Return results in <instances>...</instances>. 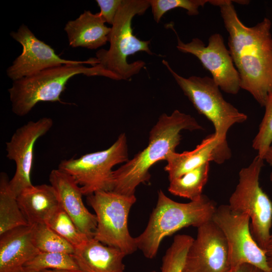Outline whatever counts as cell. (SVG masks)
I'll use <instances>...</instances> for the list:
<instances>
[{"mask_svg":"<svg viewBox=\"0 0 272 272\" xmlns=\"http://www.w3.org/2000/svg\"><path fill=\"white\" fill-rule=\"evenodd\" d=\"M247 5L246 0H219L229 50L240 80V88L249 92L264 107L272 94L271 22L264 18L248 27L239 19L233 3Z\"/></svg>","mask_w":272,"mask_h":272,"instance_id":"cell-1","label":"cell"},{"mask_svg":"<svg viewBox=\"0 0 272 272\" xmlns=\"http://www.w3.org/2000/svg\"><path fill=\"white\" fill-rule=\"evenodd\" d=\"M202 129L195 118L177 109L169 115L161 114L150 131L147 146L113 170L112 191L134 195L140 184L149 181L150 168L176 152L181 140V131Z\"/></svg>","mask_w":272,"mask_h":272,"instance_id":"cell-2","label":"cell"},{"mask_svg":"<svg viewBox=\"0 0 272 272\" xmlns=\"http://www.w3.org/2000/svg\"><path fill=\"white\" fill-rule=\"evenodd\" d=\"M96 57L49 67L31 76L13 81L8 89L12 110L16 115H27L40 102H59L70 79L76 75L116 77L98 64Z\"/></svg>","mask_w":272,"mask_h":272,"instance_id":"cell-3","label":"cell"},{"mask_svg":"<svg viewBox=\"0 0 272 272\" xmlns=\"http://www.w3.org/2000/svg\"><path fill=\"white\" fill-rule=\"evenodd\" d=\"M217 207L206 195L187 203L175 201L162 190L145 230L135 237L138 248L144 256L152 259L157 254L162 240L181 229L189 226L197 228L212 220Z\"/></svg>","mask_w":272,"mask_h":272,"instance_id":"cell-4","label":"cell"},{"mask_svg":"<svg viewBox=\"0 0 272 272\" xmlns=\"http://www.w3.org/2000/svg\"><path fill=\"white\" fill-rule=\"evenodd\" d=\"M149 7V0H123L111 27L109 49H101L96 53L97 64L113 74L117 80L130 79L145 65L142 60L128 62V56L140 51L153 54L149 48L150 41L139 39L132 28L133 18L144 14Z\"/></svg>","mask_w":272,"mask_h":272,"instance_id":"cell-5","label":"cell"},{"mask_svg":"<svg viewBox=\"0 0 272 272\" xmlns=\"http://www.w3.org/2000/svg\"><path fill=\"white\" fill-rule=\"evenodd\" d=\"M162 63L197 111L212 123L218 140L227 142L229 130L233 125L246 121L247 115L224 98L212 78L196 76L184 78L175 72L166 60L163 59Z\"/></svg>","mask_w":272,"mask_h":272,"instance_id":"cell-6","label":"cell"},{"mask_svg":"<svg viewBox=\"0 0 272 272\" xmlns=\"http://www.w3.org/2000/svg\"><path fill=\"white\" fill-rule=\"evenodd\" d=\"M264 161L257 155L248 166L240 170L238 182L228 205L234 211L248 215L252 235L264 250L271 233L272 202L259 183Z\"/></svg>","mask_w":272,"mask_h":272,"instance_id":"cell-7","label":"cell"},{"mask_svg":"<svg viewBox=\"0 0 272 272\" xmlns=\"http://www.w3.org/2000/svg\"><path fill=\"white\" fill-rule=\"evenodd\" d=\"M87 200L97 220L93 238L119 249L126 255L134 253L138 248L135 237H132L128 230V218L136 202L135 195L101 190L87 196Z\"/></svg>","mask_w":272,"mask_h":272,"instance_id":"cell-8","label":"cell"},{"mask_svg":"<svg viewBox=\"0 0 272 272\" xmlns=\"http://www.w3.org/2000/svg\"><path fill=\"white\" fill-rule=\"evenodd\" d=\"M128 160L127 138L122 133L108 148L62 160L58 168L71 176L83 195L88 196L98 191H112L113 168Z\"/></svg>","mask_w":272,"mask_h":272,"instance_id":"cell-9","label":"cell"},{"mask_svg":"<svg viewBox=\"0 0 272 272\" xmlns=\"http://www.w3.org/2000/svg\"><path fill=\"white\" fill-rule=\"evenodd\" d=\"M212 221L226 240L230 269L248 263L264 272H271L264 250L252 235L247 214L234 211L228 205H222L217 207Z\"/></svg>","mask_w":272,"mask_h":272,"instance_id":"cell-10","label":"cell"},{"mask_svg":"<svg viewBox=\"0 0 272 272\" xmlns=\"http://www.w3.org/2000/svg\"><path fill=\"white\" fill-rule=\"evenodd\" d=\"M176 36L177 49L182 53L195 56L210 72L212 78L222 91L232 95L239 92L241 89L239 75L221 34L211 35L207 45L198 38L185 43L177 34Z\"/></svg>","mask_w":272,"mask_h":272,"instance_id":"cell-11","label":"cell"},{"mask_svg":"<svg viewBox=\"0 0 272 272\" xmlns=\"http://www.w3.org/2000/svg\"><path fill=\"white\" fill-rule=\"evenodd\" d=\"M53 124L52 119L47 117L29 121L18 128L6 142V157L16 164V171L9 181V187L16 197L33 185L31 177L35 145L49 131Z\"/></svg>","mask_w":272,"mask_h":272,"instance_id":"cell-12","label":"cell"},{"mask_svg":"<svg viewBox=\"0 0 272 272\" xmlns=\"http://www.w3.org/2000/svg\"><path fill=\"white\" fill-rule=\"evenodd\" d=\"M230 269L226 240L212 220L197 228L187 253L183 272H227Z\"/></svg>","mask_w":272,"mask_h":272,"instance_id":"cell-13","label":"cell"},{"mask_svg":"<svg viewBox=\"0 0 272 272\" xmlns=\"http://www.w3.org/2000/svg\"><path fill=\"white\" fill-rule=\"evenodd\" d=\"M10 35L23 48L21 54L6 71L8 77L13 81L49 67L79 61L60 57L50 45L37 38L24 24L17 31L12 32Z\"/></svg>","mask_w":272,"mask_h":272,"instance_id":"cell-14","label":"cell"},{"mask_svg":"<svg viewBox=\"0 0 272 272\" xmlns=\"http://www.w3.org/2000/svg\"><path fill=\"white\" fill-rule=\"evenodd\" d=\"M49 180L56 192L60 207L82 233L89 238L94 237L97 225L96 216L85 207L83 194L74 179L57 168L50 172Z\"/></svg>","mask_w":272,"mask_h":272,"instance_id":"cell-15","label":"cell"},{"mask_svg":"<svg viewBox=\"0 0 272 272\" xmlns=\"http://www.w3.org/2000/svg\"><path fill=\"white\" fill-rule=\"evenodd\" d=\"M231 156L227 142L220 141L214 133L206 137L191 151L170 153L164 170L170 181L208 162L223 164Z\"/></svg>","mask_w":272,"mask_h":272,"instance_id":"cell-16","label":"cell"},{"mask_svg":"<svg viewBox=\"0 0 272 272\" xmlns=\"http://www.w3.org/2000/svg\"><path fill=\"white\" fill-rule=\"evenodd\" d=\"M34 228L28 225L0 235V272H13L40 252L34 244Z\"/></svg>","mask_w":272,"mask_h":272,"instance_id":"cell-17","label":"cell"},{"mask_svg":"<svg viewBox=\"0 0 272 272\" xmlns=\"http://www.w3.org/2000/svg\"><path fill=\"white\" fill-rule=\"evenodd\" d=\"M73 255L83 272H125L123 259L126 255L93 237L75 248Z\"/></svg>","mask_w":272,"mask_h":272,"instance_id":"cell-18","label":"cell"},{"mask_svg":"<svg viewBox=\"0 0 272 272\" xmlns=\"http://www.w3.org/2000/svg\"><path fill=\"white\" fill-rule=\"evenodd\" d=\"M105 22L99 12L93 14L84 11L78 18L68 21L64 28L72 47H84L96 49L109 42L111 28Z\"/></svg>","mask_w":272,"mask_h":272,"instance_id":"cell-19","label":"cell"},{"mask_svg":"<svg viewBox=\"0 0 272 272\" xmlns=\"http://www.w3.org/2000/svg\"><path fill=\"white\" fill-rule=\"evenodd\" d=\"M20 208L29 225L46 223L60 207L51 184L32 185L17 197Z\"/></svg>","mask_w":272,"mask_h":272,"instance_id":"cell-20","label":"cell"},{"mask_svg":"<svg viewBox=\"0 0 272 272\" xmlns=\"http://www.w3.org/2000/svg\"><path fill=\"white\" fill-rule=\"evenodd\" d=\"M8 176L0 174V235L12 229L29 225L9 187Z\"/></svg>","mask_w":272,"mask_h":272,"instance_id":"cell-21","label":"cell"},{"mask_svg":"<svg viewBox=\"0 0 272 272\" xmlns=\"http://www.w3.org/2000/svg\"><path fill=\"white\" fill-rule=\"evenodd\" d=\"M210 163H206L170 181L168 191L172 194L192 200L199 199L206 184Z\"/></svg>","mask_w":272,"mask_h":272,"instance_id":"cell-22","label":"cell"},{"mask_svg":"<svg viewBox=\"0 0 272 272\" xmlns=\"http://www.w3.org/2000/svg\"><path fill=\"white\" fill-rule=\"evenodd\" d=\"M34 244L40 252L73 254L74 247L50 228L46 223L34 225Z\"/></svg>","mask_w":272,"mask_h":272,"instance_id":"cell-23","label":"cell"},{"mask_svg":"<svg viewBox=\"0 0 272 272\" xmlns=\"http://www.w3.org/2000/svg\"><path fill=\"white\" fill-rule=\"evenodd\" d=\"M193 239L188 235H176L163 257L160 272H183L187 253Z\"/></svg>","mask_w":272,"mask_h":272,"instance_id":"cell-24","label":"cell"},{"mask_svg":"<svg viewBox=\"0 0 272 272\" xmlns=\"http://www.w3.org/2000/svg\"><path fill=\"white\" fill-rule=\"evenodd\" d=\"M24 266L40 272L45 269L80 270L73 254L40 252Z\"/></svg>","mask_w":272,"mask_h":272,"instance_id":"cell-25","label":"cell"},{"mask_svg":"<svg viewBox=\"0 0 272 272\" xmlns=\"http://www.w3.org/2000/svg\"><path fill=\"white\" fill-rule=\"evenodd\" d=\"M46 224L75 248L90 238L79 230L73 220L60 207Z\"/></svg>","mask_w":272,"mask_h":272,"instance_id":"cell-26","label":"cell"},{"mask_svg":"<svg viewBox=\"0 0 272 272\" xmlns=\"http://www.w3.org/2000/svg\"><path fill=\"white\" fill-rule=\"evenodd\" d=\"M213 0H149L154 20L159 23L168 11L175 8L185 10L189 16L199 14V8L207 4H211Z\"/></svg>","mask_w":272,"mask_h":272,"instance_id":"cell-27","label":"cell"},{"mask_svg":"<svg viewBox=\"0 0 272 272\" xmlns=\"http://www.w3.org/2000/svg\"><path fill=\"white\" fill-rule=\"evenodd\" d=\"M264 107V114L252 142V148L262 159L272 145V94L268 96Z\"/></svg>","mask_w":272,"mask_h":272,"instance_id":"cell-28","label":"cell"},{"mask_svg":"<svg viewBox=\"0 0 272 272\" xmlns=\"http://www.w3.org/2000/svg\"><path fill=\"white\" fill-rule=\"evenodd\" d=\"M122 1L123 0L96 1L100 9L99 13L105 23L112 26Z\"/></svg>","mask_w":272,"mask_h":272,"instance_id":"cell-29","label":"cell"},{"mask_svg":"<svg viewBox=\"0 0 272 272\" xmlns=\"http://www.w3.org/2000/svg\"><path fill=\"white\" fill-rule=\"evenodd\" d=\"M227 272H264L260 268L248 263L241 264L237 267L230 269Z\"/></svg>","mask_w":272,"mask_h":272,"instance_id":"cell-30","label":"cell"},{"mask_svg":"<svg viewBox=\"0 0 272 272\" xmlns=\"http://www.w3.org/2000/svg\"><path fill=\"white\" fill-rule=\"evenodd\" d=\"M268 266L272 272V233L264 249Z\"/></svg>","mask_w":272,"mask_h":272,"instance_id":"cell-31","label":"cell"},{"mask_svg":"<svg viewBox=\"0 0 272 272\" xmlns=\"http://www.w3.org/2000/svg\"><path fill=\"white\" fill-rule=\"evenodd\" d=\"M263 159L264 161H266L271 167V170L269 175V179L272 187V145L269 147L264 156Z\"/></svg>","mask_w":272,"mask_h":272,"instance_id":"cell-32","label":"cell"},{"mask_svg":"<svg viewBox=\"0 0 272 272\" xmlns=\"http://www.w3.org/2000/svg\"><path fill=\"white\" fill-rule=\"evenodd\" d=\"M40 272H83L81 270H71V269H45Z\"/></svg>","mask_w":272,"mask_h":272,"instance_id":"cell-33","label":"cell"},{"mask_svg":"<svg viewBox=\"0 0 272 272\" xmlns=\"http://www.w3.org/2000/svg\"><path fill=\"white\" fill-rule=\"evenodd\" d=\"M13 272H38V271L32 270L25 266H23Z\"/></svg>","mask_w":272,"mask_h":272,"instance_id":"cell-34","label":"cell"},{"mask_svg":"<svg viewBox=\"0 0 272 272\" xmlns=\"http://www.w3.org/2000/svg\"><path fill=\"white\" fill-rule=\"evenodd\" d=\"M150 272H156V271H155V270H153V271H150Z\"/></svg>","mask_w":272,"mask_h":272,"instance_id":"cell-35","label":"cell"}]
</instances>
